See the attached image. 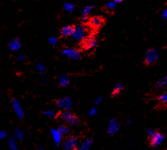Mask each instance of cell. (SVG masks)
Segmentation results:
<instances>
[{
  "mask_svg": "<svg viewBox=\"0 0 167 150\" xmlns=\"http://www.w3.org/2000/svg\"><path fill=\"white\" fill-rule=\"evenodd\" d=\"M63 7L67 12H73L75 9V5L72 3H65Z\"/></svg>",
  "mask_w": 167,
  "mask_h": 150,
  "instance_id": "obj_23",
  "label": "cell"
},
{
  "mask_svg": "<svg viewBox=\"0 0 167 150\" xmlns=\"http://www.w3.org/2000/svg\"><path fill=\"white\" fill-rule=\"evenodd\" d=\"M79 145L78 139L74 136L68 137L64 142V150H75Z\"/></svg>",
  "mask_w": 167,
  "mask_h": 150,
  "instance_id": "obj_4",
  "label": "cell"
},
{
  "mask_svg": "<svg viewBox=\"0 0 167 150\" xmlns=\"http://www.w3.org/2000/svg\"><path fill=\"white\" fill-rule=\"evenodd\" d=\"M104 23V19L101 16H93L89 20V25L90 26L95 29H99L102 27Z\"/></svg>",
  "mask_w": 167,
  "mask_h": 150,
  "instance_id": "obj_10",
  "label": "cell"
},
{
  "mask_svg": "<svg viewBox=\"0 0 167 150\" xmlns=\"http://www.w3.org/2000/svg\"><path fill=\"white\" fill-rule=\"evenodd\" d=\"M165 140V136L161 133L155 132L150 137V143L152 147H156L160 146Z\"/></svg>",
  "mask_w": 167,
  "mask_h": 150,
  "instance_id": "obj_8",
  "label": "cell"
},
{
  "mask_svg": "<svg viewBox=\"0 0 167 150\" xmlns=\"http://www.w3.org/2000/svg\"><path fill=\"white\" fill-rule=\"evenodd\" d=\"M13 134H14V138H17L19 141H23L25 138V134L24 132L19 128H15L13 130Z\"/></svg>",
  "mask_w": 167,
  "mask_h": 150,
  "instance_id": "obj_17",
  "label": "cell"
},
{
  "mask_svg": "<svg viewBox=\"0 0 167 150\" xmlns=\"http://www.w3.org/2000/svg\"><path fill=\"white\" fill-rule=\"evenodd\" d=\"M132 124V121H131V120H128V121L126 122V124L127 125H131V124Z\"/></svg>",
  "mask_w": 167,
  "mask_h": 150,
  "instance_id": "obj_36",
  "label": "cell"
},
{
  "mask_svg": "<svg viewBox=\"0 0 167 150\" xmlns=\"http://www.w3.org/2000/svg\"><path fill=\"white\" fill-rule=\"evenodd\" d=\"M43 82H44V83H45H45H46V82H47V78H43Z\"/></svg>",
  "mask_w": 167,
  "mask_h": 150,
  "instance_id": "obj_37",
  "label": "cell"
},
{
  "mask_svg": "<svg viewBox=\"0 0 167 150\" xmlns=\"http://www.w3.org/2000/svg\"><path fill=\"white\" fill-rule=\"evenodd\" d=\"M93 8V6H87V7H85L84 9L83 10L82 13H81V21H85L87 19V16L89 15L91 11Z\"/></svg>",
  "mask_w": 167,
  "mask_h": 150,
  "instance_id": "obj_16",
  "label": "cell"
},
{
  "mask_svg": "<svg viewBox=\"0 0 167 150\" xmlns=\"http://www.w3.org/2000/svg\"><path fill=\"white\" fill-rule=\"evenodd\" d=\"M97 112H98V111H97L96 108H92V109L89 110V115H90V116H93V115H96Z\"/></svg>",
  "mask_w": 167,
  "mask_h": 150,
  "instance_id": "obj_31",
  "label": "cell"
},
{
  "mask_svg": "<svg viewBox=\"0 0 167 150\" xmlns=\"http://www.w3.org/2000/svg\"><path fill=\"white\" fill-rule=\"evenodd\" d=\"M8 144L11 150H18L17 141H16L14 137H11L8 139Z\"/></svg>",
  "mask_w": 167,
  "mask_h": 150,
  "instance_id": "obj_22",
  "label": "cell"
},
{
  "mask_svg": "<svg viewBox=\"0 0 167 150\" xmlns=\"http://www.w3.org/2000/svg\"><path fill=\"white\" fill-rule=\"evenodd\" d=\"M167 85V77H164V78H161L156 83V87L159 89L165 88Z\"/></svg>",
  "mask_w": 167,
  "mask_h": 150,
  "instance_id": "obj_21",
  "label": "cell"
},
{
  "mask_svg": "<svg viewBox=\"0 0 167 150\" xmlns=\"http://www.w3.org/2000/svg\"><path fill=\"white\" fill-rule=\"evenodd\" d=\"M123 1H124V0H113V2H115V3H120Z\"/></svg>",
  "mask_w": 167,
  "mask_h": 150,
  "instance_id": "obj_35",
  "label": "cell"
},
{
  "mask_svg": "<svg viewBox=\"0 0 167 150\" xmlns=\"http://www.w3.org/2000/svg\"><path fill=\"white\" fill-rule=\"evenodd\" d=\"M51 132V135H52L53 140L54 141L55 144L56 146H59L61 143V141H62V135H61L60 133L59 132V130L55 128H53L50 130Z\"/></svg>",
  "mask_w": 167,
  "mask_h": 150,
  "instance_id": "obj_12",
  "label": "cell"
},
{
  "mask_svg": "<svg viewBox=\"0 0 167 150\" xmlns=\"http://www.w3.org/2000/svg\"><path fill=\"white\" fill-rule=\"evenodd\" d=\"M115 5H116V3H115V2H108L106 4V7L107 9L108 10H113L115 7Z\"/></svg>",
  "mask_w": 167,
  "mask_h": 150,
  "instance_id": "obj_27",
  "label": "cell"
},
{
  "mask_svg": "<svg viewBox=\"0 0 167 150\" xmlns=\"http://www.w3.org/2000/svg\"><path fill=\"white\" fill-rule=\"evenodd\" d=\"M119 127H119V124L116 119L110 120L108 127H107V133H108L109 135H115L118 132Z\"/></svg>",
  "mask_w": 167,
  "mask_h": 150,
  "instance_id": "obj_11",
  "label": "cell"
},
{
  "mask_svg": "<svg viewBox=\"0 0 167 150\" xmlns=\"http://www.w3.org/2000/svg\"><path fill=\"white\" fill-rule=\"evenodd\" d=\"M73 31H74V27L72 26V25H67V26H65L61 28L60 33L64 37H68L73 35Z\"/></svg>",
  "mask_w": 167,
  "mask_h": 150,
  "instance_id": "obj_14",
  "label": "cell"
},
{
  "mask_svg": "<svg viewBox=\"0 0 167 150\" xmlns=\"http://www.w3.org/2000/svg\"><path fill=\"white\" fill-rule=\"evenodd\" d=\"M59 82L61 87H67L69 84V78L67 76H62L59 78Z\"/></svg>",
  "mask_w": 167,
  "mask_h": 150,
  "instance_id": "obj_19",
  "label": "cell"
},
{
  "mask_svg": "<svg viewBox=\"0 0 167 150\" xmlns=\"http://www.w3.org/2000/svg\"><path fill=\"white\" fill-rule=\"evenodd\" d=\"M12 106H13V109L14 110L17 117L19 119H22L25 117V112H24V110L19 101L16 99V98L13 99V101H12Z\"/></svg>",
  "mask_w": 167,
  "mask_h": 150,
  "instance_id": "obj_9",
  "label": "cell"
},
{
  "mask_svg": "<svg viewBox=\"0 0 167 150\" xmlns=\"http://www.w3.org/2000/svg\"><path fill=\"white\" fill-rule=\"evenodd\" d=\"M57 129L59 130V132L60 133V134L62 136L67 135V134H68L69 132H70V129H69V127H67V126H65V125H60L59 127H58Z\"/></svg>",
  "mask_w": 167,
  "mask_h": 150,
  "instance_id": "obj_20",
  "label": "cell"
},
{
  "mask_svg": "<svg viewBox=\"0 0 167 150\" xmlns=\"http://www.w3.org/2000/svg\"><path fill=\"white\" fill-rule=\"evenodd\" d=\"M155 133V130L153 129L152 128H148V129H147V130H146L147 135H148L149 137H151V136H152Z\"/></svg>",
  "mask_w": 167,
  "mask_h": 150,
  "instance_id": "obj_29",
  "label": "cell"
},
{
  "mask_svg": "<svg viewBox=\"0 0 167 150\" xmlns=\"http://www.w3.org/2000/svg\"><path fill=\"white\" fill-rule=\"evenodd\" d=\"M124 89V85L123 84H120V83H118V84H116L114 86V87H113V91H112V96H118L119 93H120L121 90Z\"/></svg>",
  "mask_w": 167,
  "mask_h": 150,
  "instance_id": "obj_18",
  "label": "cell"
},
{
  "mask_svg": "<svg viewBox=\"0 0 167 150\" xmlns=\"http://www.w3.org/2000/svg\"><path fill=\"white\" fill-rule=\"evenodd\" d=\"M98 45V39L94 35H89V36H87L84 40L82 41V46L84 48L89 49L95 48V47Z\"/></svg>",
  "mask_w": 167,
  "mask_h": 150,
  "instance_id": "obj_6",
  "label": "cell"
},
{
  "mask_svg": "<svg viewBox=\"0 0 167 150\" xmlns=\"http://www.w3.org/2000/svg\"><path fill=\"white\" fill-rule=\"evenodd\" d=\"M60 117L62 120H64L65 122H67V124H69L71 126H76L79 124V118L76 115H73L72 112H70L69 110L67 111H64L61 112Z\"/></svg>",
  "mask_w": 167,
  "mask_h": 150,
  "instance_id": "obj_2",
  "label": "cell"
},
{
  "mask_svg": "<svg viewBox=\"0 0 167 150\" xmlns=\"http://www.w3.org/2000/svg\"><path fill=\"white\" fill-rule=\"evenodd\" d=\"M101 101H102V98H101V96H100V97H98V98H97V99L95 100V104H100L101 102Z\"/></svg>",
  "mask_w": 167,
  "mask_h": 150,
  "instance_id": "obj_34",
  "label": "cell"
},
{
  "mask_svg": "<svg viewBox=\"0 0 167 150\" xmlns=\"http://www.w3.org/2000/svg\"><path fill=\"white\" fill-rule=\"evenodd\" d=\"M48 42L52 45H56L58 44V40L55 36H50L48 38Z\"/></svg>",
  "mask_w": 167,
  "mask_h": 150,
  "instance_id": "obj_28",
  "label": "cell"
},
{
  "mask_svg": "<svg viewBox=\"0 0 167 150\" xmlns=\"http://www.w3.org/2000/svg\"><path fill=\"white\" fill-rule=\"evenodd\" d=\"M61 54L65 56L67 58L73 59V60H79L81 59V54L80 51L73 48H66L61 51Z\"/></svg>",
  "mask_w": 167,
  "mask_h": 150,
  "instance_id": "obj_5",
  "label": "cell"
},
{
  "mask_svg": "<svg viewBox=\"0 0 167 150\" xmlns=\"http://www.w3.org/2000/svg\"><path fill=\"white\" fill-rule=\"evenodd\" d=\"M162 18H163V19H164V20H166V18H167V10L166 9H165L164 12H163Z\"/></svg>",
  "mask_w": 167,
  "mask_h": 150,
  "instance_id": "obj_33",
  "label": "cell"
},
{
  "mask_svg": "<svg viewBox=\"0 0 167 150\" xmlns=\"http://www.w3.org/2000/svg\"><path fill=\"white\" fill-rule=\"evenodd\" d=\"M158 100L159 101H160L161 103H166L167 101V94L166 92H164V93L160 94L158 96Z\"/></svg>",
  "mask_w": 167,
  "mask_h": 150,
  "instance_id": "obj_26",
  "label": "cell"
},
{
  "mask_svg": "<svg viewBox=\"0 0 167 150\" xmlns=\"http://www.w3.org/2000/svg\"><path fill=\"white\" fill-rule=\"evenodd\" d=\"M56 105L59 106V108L64 110V111H67L71 108L73 105V101L70 98L65 97L63 98H60L56 101Z\"/></svg>",
  "mask_w": 167,
  "mask_h": 150,
  "instance_id": "obj_7",
  "label": "cell"
},
{
  "mask_svg": "<svg viewBox=\"0 0 167 150\" xmlns=\"http://www.w3.org/2000/svg\"><path fill=\"white\" fill-rule=\"evenodd\" d=\"M36 68L38 71L41 74H45V71H46V68L40 62H38L36 64Z\"/></svg>",
  "mask_w": 167,
  "mask_h": 150,
  "instance_id": "obj_25",
  "label": "cell"
},
{
  "mask_svg": "<svg viewBox=\"0 0 167 150\" xmlns=\"http://www.w3.org/2000/svg\"><path fill=\"white\" fill-rule=\"evenodd\" d=\"M44 114L50 118H55L57 117V113L53 110H46L44 112Z\"/></svg>",
  "mask_w": 167,
  "mask_h": 150,
  "instance_id": "obj_24",
  "label": "cell"
},
{
  "mask_svg": "<svg viewBox=\"0 0 167 150\" xmlns=\"http://www.w3.org/2000/svg\"><path fill=\"white\" fill-rule=\"evenodd\" d=\"M87 28L85 25H79L74 27L72 39L75 41H81L87 37Z\"/></svg>",
  "mask_w": 167,
  "mask_h": 150,
  "instance_id": "obj_1",
  "label": "cell"
},
{
  "mask_svg": "<svg viewBox=\"0 0 167 150\" xmlns=\"http://www.w3.org/2000/svg\"><path fill=\"white\" fill-rule=\"evenodd\" d=\"M159 53L155 49H150L145 53L144 61L147 65H152L158 61Z\"/></svg>",
  "mask_w": 167,
  "mask_h": 150,
  "instance_id": "obj_3",
  "label": "cell"
},
{
  "mask_svg": "<svg viewBox=\"0 0 167 150\" xmlns=\"http://www.w3.org/2000/svg\"><path fill=\"white\" fill-rule=\"evenodd\" d=\"M21 42L19 39H13L9 41L8 47L12 51H17L21 48Z\"/></svg>",
  "mask_w": 167,
  "mask_h": 150,
  "instance_id": "obj_13",
  "label": "cell"
},
{
  "mask_svg": "<svg viewBox=\"0 0 167 150\" xmlns=\"http://www.w3.org/2000/svg\"><path fill=\"white\" fill-rule=\"evenodd\" d=\"M39 150H45V149H44L43 147H40V148H39Z\"/></svg>",
  "mask_w": 167,
  "mask_h": 150,
  "instance_id": "obj_38",
  "label": "cell"
},
{
  "mask_svg": "<svg viewBox=\"0 0 167 150\" xmlns=\"http://www.w3.org/2000/svg\"><path fill=\"white\" fill-rule=\"evenodd\" d=\"M6 136H7V133H6L5 130H2V131H0V140H2L4 138H5Z\"/></svg>",
  "mask_w": 167,
  "mask_h": 150,
  "instance_id": "obj_30",
  "label": "cell"
},
{
  "mask_svg": "<svg viewBox=\"0 0 167 150\" xmlns=\"http://www.w3.org/2000/svg\"><path fill=\"white\" fill-rule=\"evenodd\" d=\"M25 58H26V57H25V56H24V55H19V56H17V59L19 61H20V62L25 60Z\"/></svg>",
  "mask_w": 167,
  "mask_h": 150,
  "instance_id": "obj_32",
  "label": "cell"
},
{
  "mask_svg": "<svg viewBox=\"0 0 167 150\" xmlns=\"http://www.w3.org/2000/svg\"><path fill=\"white\" fill-rule=\"evenodd\" d=\"M93 144L92 139H87L85 141H84L79 147H77L75 150H89L91 148V146Z\"/></svg>",
  "mask_w": 167,
  "mask_h": 150,
  "instance_id": "obj_15",
  "label": "cell"
}]
</instances>
